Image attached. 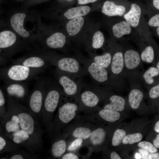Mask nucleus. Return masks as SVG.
I'll return each instance as SVG.
<instances>
[{"mask_svg":"<svg viewBox=\"0 0 159 159\" xmlns=\"http://www.w3.org/2000/svg\"><path fill=\"white\" fill-rule=\"evenodd\" d=\"M7 109L17 115L21 128L27 132L41 148L43 144L42 129L39 122L30 113L26 106L8 97Z\"/></svg>","mask_w":159,"mask_h":159,"instance_id":"1","label":"nucleus"},{"mask_svg":"<svg viewBox=\"0 0 159 159\" xmlns=\"http://www.w3.org/2000/svg\"><path fill=\"white\" fill-rule=\"evenodd\" d=\"M49 87H44L41 112L42 123L49 133L52 129L54 115L62 98V92L58 87L54 85Z\"/></svg>","mask_w":159,"mask_h":159,"instance_id":"2","label":"nucleus"},{"mask_svg":"<svg viewBox=\"0 0 159 159\" xmlns=\"http://www.w3.org/2000/svg\"><path fill=\"white\" fill-rule=\"evenodd\" d=\"M61 102L54 116L52 128L49 133L53 137L61 133L62 130L75 118L79 111V106L77 104L70 102L61 103Z\"/></svg>","mask_w":159,"mask_h":159,"instance_id":"3","label":"nucleus"},{"mask_svg":"<svg viewBox=\"0 0 159 159\" xmlns=\"http://www.w3.org/2000/svg\"><path fill=\"white\" fill-rule=\"evenodd\" d=\"M123 48L124 75L130 82L139 80L144 70L143 62L139 53L131 47Z\"/></svg>","mask_w":159,"mask_h":159,"instance_id":"4","label":"nucleus"},{"mask_svg":"<svg viewBox=\"0 0 159 159\" xmlns=\"http://www.w3.org/2000/svg\"><path fill=\"white\" fill-rule=\"evenodd\" d=\"M110 47L112 58L109 73L113 82L120 87L125 78L123 48L115 42H112Z\"/></svg>","mask_w":159,"mask_h":159,"instance_id":"5","label":"nucleus"},{"mask_svg":"<svg viewBox=\"0 0 159 159\" xmlns=\"http://www.w3.org/2000/svg\"><path fill=\"white\" fill-rule=\"evenodd\" d=\"M44 87V82L41 80L37 81L24 101L25 106L29 112L39 122V121L41 120Z\"/></svg>","mask_w":159,"mask_h":159,"instance_id":"6","label":"nucleus"},{"mask_svg":"<svg viewBox=\"0 0 159 159\" xmlns=\"http://www.w3.org/2000/svg\"><path fill=\"white\" fill-rule=\"evenodd\" d=\"M42 69L32 68L18 64H13L6 70L5 75L9 81L26 82L34 79Z\"/></svg>","mask_w":159,"mask_h":159,"instance_id":"7","label":"nucleus"},{"mask_svg":"<svg viewBox=\"0 0 159 159\" xmlns=\"http://www.w3.org/2000/svg\"><path fill=\"white\" fill-rule=\"evenodd\" d=\"M87 70L96 82L110 87H118L112 80L108 71L93 61L88 62Z\"/></svg>","mask_w":159,"mask_h":159,"instance_id":"8","label":"nucleus"},{"mask_svg":"<svg viewBox=\"0 0 159 159\" xmlns=\"http://www.w3.org/2000/svg\"><path fill=\"white\" fill-rule=\"evenodd\" d=\"M63 130L68 136L74 139L80 138L84 141L88 139L92 131L88 122L77 119L73 123L65 127Z\"/></svg>","mask_w":159,"mask_h":159,"instance_id":"9","label":"nucleus"},{"mask_svg":"<svg viewBox=\"0 0 159 159\" xmlns=\"http://www.w3.org/2000/svg\"><path fill=\"white\" fill-rule=\"evenodd\" d=\"M6 87L8 97L19 102L24 101L29 94V88L26 82L9 81Z\"/></svg>","mask_w":159,"mask_h":159,"instance_id":"10","label":"nucleus"},{"mask_svg":"<svg viewBox=\"0 0 159 159\" xmlns=\"http://www.w3.org/2000/svg\"><path fill=\"white\" fill-rule=\"evenodd\" d=\"M100 101L99 96L94 92L90 90L84 91L79 98V111L85 115L88 114L90 110L97 106Z\"/></svg>","mask_w":159,"mask_h":159,"instance_id":"11","label":"nucleus"},{"mask_svg":"<svg viewBox=\"0 0 159 159\" xmlns=\"http://www.w3.org/2000/svg\"><path fill=\"white\" fill-rule=\"evenodd\" d=\"M0 123L3 133L6 137L21 129L18 116L14 112L7 109L6 113L0 118Z\"/></svg>","mask_w":159,"mask_h":159,"instance_id":"12","label":"nucleus"},{"mask_svg":"<svg viewBox=\"0 0 159 159\" xmlns=\"http://www.w3.org/2000/svg\"><path fill=\"white\" fill-rule=\"evenodd\" d=\"M51 64L56 66L58 70L70 74H75L80 72V66L76 59L71 57H64L59 59H48Z\"/></svg>","mask_w":159,"mask_h":159,"instance_id":"13","label":"nucleus"},{"mask_svg":"<svg viewBox=\"0 0 159 159\" xmlns=\"http://www.w3.org/2000/svg\"><path fill=\"white\" fill-rule=\"evenodd\" d=\"M58 74L59 75L57 76L58 81L63 88L65 94L68 97L74 98L78 102L80 94L77 84L67 75Z\"/></svg>","mask_w":159,"mask_h":159,"instance_id":"14","label":"nucleus"},{"mask_svg":"<svg viewBox=\"0 0 159 159\" xmlns=\"http://www.w3.org/2000/svg\"><path fill=\"white\" fill-rule=\"evenodd\" d=\"M68 136L63 132L53 137L50 150V154L53 158H61L65 153L67 146L66 139Z\"/></svg>","mask_w":159,"mask_h":159,"instance_id":"15","label":"nucleus"},{"mask_svg":"<svg viewBox=\"0 0 159 159\" xmlns=\"http://www.w3.org/2000/svg\"><path fill=\"white\" fill-rule=\"evenodd\" d=\"M138 81L130 82L131 90L128 100L130 106L133 109H137L139 107L144 97L141 85Z\"/></svg>","mask_w":159,"mask_h":159,"instance_id":"16","label":"nucleus"},{"mask_svg":"<svg viewBox=\"0 0 159 159\" xmlns=\"http://www.w3.org/2000/svg\"><path fill=\"white\" fill-rule=\"evenodd\" d=\"M42 57L34 56L13 60V64H18L32 68L42 69L46 66L47 62Z\"/></svg>","mask_w":159,"mask_h":159,"instance_id":"17","label":"nucleus"},{"mask_svg":"<svg viewBox=\"0 0 159 159\" xmlns=\"http://www.w3.org/2000/svg\"><path fill=\"white\" fill-rule=\"evenodd\" d=\"M140 78L148 88L159 83V69L153 66L141 73Z\"/></svg>","mask_w":159,"mask_h":159,"instance_id":"18","label":"nucleus"},{"mask_svg":"<svg viewBox=\"0 0 159 159\" xmlns=\"http://www.w3.org/2000/svg\"><path fill=\"white\" fill-rule=\"evenodd\" d=\"M141 9L138 4H131L130 10L123 16V18L132 26L137 27L139 25L141 16Z\"/></svg>","mask_w":159,"mask_h":159,"instance_id":"19","label":"nucleus"},{"mask_svg":"<svg viewBox=\"0 0 159 159\" xmlns=\"http://www.w3.org/2000/svg\"><path fill=\"white\" fill-rule=\"evenodd\" d=\"M102 13L110 16H122L126 13V9L122 5H117L112 1H106L102 9Z\"/></svg>","mask_w":159,"mask_h":159,"instance_id":"20","label":"nucleus"},{"mask_svg":"<svg viewBox=\"0 0 159 159\" xmlns=\"http://www.w3.org/2000/svg\"><path fill=\"white\" fill-rule=\"evenodd\" d=\"M26 15L23 13H16L11 18V26L14 30L22 37L26 38L29 36V33L23 27V23Z\"/></svg>","mask_w":159,"mask_h":159,"instance_id":"21","label":"nucleus"},{"mask_svg":"<svg viewBox=\"0 0 159 159\" xmlns=\"http://www.w3.org/2000/svg\"><path fill=\"white\" fill-rule=\"evenodd\" d=\"M143 46L141 48L140 54L142 61L143 62L153 64L155 66L156 62L159 60L158 57L156 56L154 48L150 44Z\"/></svg>","mask_w":159,"mask_h":159,"instance_id":"22","label":"nucleus"},{"mask_svg":"<svg viewBox=\"0 0 159 159\" xmlns=\"http://www.w3.org/2000/svg\"><path fill=\"white\" fill-rule=\"evenodd\" d=\"M132 31V26L125 20L116 23L112 27V34L117 39H120L124 35L130 34Z\"/></svg>","mask_w":159,"mask_h":159,"instance_id":"23","label":"nucleus"},{"mask_svg":"<svg viewBox=\"0 0 159 159\" xmlns=\"http://www.w3.org/2000/svg\"><path fill=\"white\" fill-rule=\"evenodd\" d=\"M105 130L102 128H98L92 131L89 138L85 141H88V145L93 146L100 145L104 142L106 137Z\"/></svg>","mask_w":159,"mask_h":159,"instance_id":"24","label":"nucleus"},{"mask_svg":"<svg viewBox=\"0 0 159 159\" xmlns=\"http://www.w3.org/2000/svg\"><path fill=\"white\" fill-rule=\"evenodd\" d=\"M110 102L106 104L104 109L117 112L122 111L125 109V101L122 97L116 95H113L109 98Z\"/></svg>","mask_w":159,"mask_h":159,"instance_id":"25","label":"nucleus"},{"mask_svg":"<svg viewBox=\"0 0 159 159\" xmlns=\"http://www.w3.org/2000/svg\"><path fill=\"white\" fill-rule=\"evenodd\" d=\"M66 42L65 36L62 33L57 32L53 34L47 39L46 44L50 48L59 49L63 47Z\"/></svg>","mask_w":159,"mask_h":159,"instance_id":"26","label":"nucleus"},{"mask_svg":"<svg viewBox=\"0 0 159 159\" xmlns=\"http://www.w3.org/2000/svg\"><path fill=\"white\" fill-rule=\"evenodd\" d=\"M16 37L11 31L6 30L0 32V49L11 47L16 43Z\"/></svg>","mask_w":159,"mask_h":159,"instance_id":"27","label":"nucleus"},{"mask_svg":"<svg viewBox=\"0 0 159 159\" xmlns=\"http://www.w3.org/2000/svg\"><path fill=\"white\" fill-rule=\"evenodd\" d=\"M20 146L14 143L4 134H0V155L20 150Z\"/></svg>","mask_w":159,"mask_h":159,"instance_id":"28","label":"nucleus"},{"mask_svg":"<svg viewBox=\"0 0 159 159\" xmlns=\"http://www.w3.org/2000/svg\"><path fill=\"white\" fill-rule=\"evenodd\" d=\"M67 23L66 29L71 36L78 34L82 29L84 23V19L81 16H78L71 19Z\"/></svg>","mask_w":159,"mask_h":159,"instance_id":"29","label":"nucleus"},{"mask_svg":"<svg viewBox=\"0 0 159 159\" xmlns=\"http://www.w3.org/2000/svg\"><path fill=\"white\" fill-rule=\"evenodd\" d=\"M90 10V7L83 6L71 8L67 10L64 14V16L69 19L78 16H83L87 15Z\"/></svg>","mask_w":159,"mask_h":159,"instance_id":"30","label":"nucleus"},{"mask_svg":"<svg viewBox=\"0 0 159 159\" xmlns=\"http://www.w3.org/2000/svg\"><path fill=\"white\" fill-rule=\"evenodd\" d=\"M112 58V55L110 51L102 55L95 56L93 61L106 69L109 72Z\"/></svg>","mask_w":159,"mask_h":159,"instance_id":"31","label":"nucleus"},{"mask_svg":"<svg viewBox=\"0 0 159 159\" xmlns=\"http://www.w3.org/2000/svg\"><path fill=\"white\" fill-rule=\"evenodd\" d=\"M11 153L8 156H4L1 159H36L37 158L36 155L34 153L19 150L11 152Z\"/></svg>","mask_w":159,"mask_h":159,"instance_id":"32","label":"nucleus"},{"mask_svg":"<svg viewBox=\"0 0 159 159\" xmlns=\"http://www.w3.org/2000/svg\"><path fill=\"white\" fill-rule=\"evenodd\" d=\"M98 114L102 119L111 122L117 121L120 117V114L118 112L104 109L100 111Z\"/></svg>","mask_w":159,"mask_h":159,"instance_id":"33","label":"nucleus"},{"mask_svg":"<svg viewBox=\"0 0 159 159\" xmlns=\"http://www.w3.org/2000/svg\"><path fill=\"white\" fill-rule=\"evenodd\" d=\"M105 41L102 33L100 31H97L94 34L92 37V47L96 49L100 48L103 45Z\"/></svg>","mask_w":159,"mask_h":159,"instance_id":"34","label":"nucleus"},{"mask_svg":"<svg viewBox=\"0 0 159 159\" xmlns=\"http://www.w3.org/2000/svg\"><path fill=\"white\" fill-rule=\"evenodd\" d=\"M142 138V135L140 133H136L128 134L124 137L122 140L124 144H132L139 142Z\"/></svg>","mask_w":159,"mask_h":159,"instance_id":"35","label":"nucleus"},{"mask_svg":"<svg viewBox=\"0 0 159 159\" xmlns=\"http://www.w3.org/2000/svg\"><path fill=\"white\" fill-rule=\"evenodd\" d=\"M126 132L124 130L117 129L115 132L112 140V144L114 146L118 145L125 136Z\"/></svg>","mask_w":159,"mask_h":159,"instance_id":"36","label":"nucleus"},{"mask_svg":"<svg viewBox=\"0 0 159 159\" xmlns=\"http://www.w3.org/2000/svg\"><path fill=\"white\" fill-rule=\"evenodd\" d=\"M83 142L84 140L81 138H74L67 145V150L68 152H74L82 145Z\"/></svg>","mask_w":159,"mask_h":159,"instance_id":"37","label":"nucleus"},{"mask_svg":"<svg viewBox=\"0 0 159 159\" xmlns=\"http://www.w3.org/2000/svg\"><path fill=\"white\" fill-rule=\"evenodd\" d=\"M138 146L140 147L151 153L156 152L157 149L151 143L146 141L140 142L138 144Z\"/></svg>","mask_w":159,"mask_h":159,"instance_id":"38","label":"nucleus"},{"mask_svg":"<svg viewBox=\"0 0 159 159\" xmlns=\"http://www.w3.org/2000/svg\"><path fill=\"white\" fill-rule=\"evenodd\" d=\"M148 95L151 99H155L159 97V83L148 88Z\"/></svg>","mask_w":159,"mask_h":159,"instance_id":"39","label":"nucleus"},{"mask_svg":"<svg viewBox=\"0 0 159 159\" xmlns=\"http://www.w3.org/2000/svg\"><path fill=\"white\" fill-rule=\"evenodd\" d=\"M6 101L4 94L0 89V118L6 111Z\"/></svg>","mask_w":159,"mask_h":159,"instance_id":"40","label":"nucleus"},{"mask_svg":"<svg viewBox=\"0 0 159 159\" xmlns=\"http://www.w3.org/2000/svg\"><path fill=\"white\" fill-rule=\"evenodd\" d=\"M148 24L149 26L153 27L159 26V14H156L153 16L149 20Z\"/></svg>","mask_w":159,"mask_h":159,"instance_id":"41","label":"nucleus"},{"mask_svg":"<svg viewBox=\"0 0 159 159\" xmlns=\"http://www.w3.org/2000/svg\"><path fill=\"white\" fill-rule=\"evenodd\" d=\"M61 158L62 159H78L79 158L77 155L71 152L64 154Z\"/></svg>","mask_w":159,"mask_h":159,"instance_id":"42","label":"nucleus"},{"mask_svg":"<svg viewBox=\"0 0 159 159\" xmlns=\"http://www.w3.org/2000/svg\"><path fill=\"white\" fill-rule=\"evenodd\" d=\"M139 153L141 155L142 159H148V151L144 149H140L139 150Z\"/></svg>","mask_w":159,"mask_h":159,"instance_id":"43","label":"nucleus"},{"mask_svg":"<svg viewBox=\"0 0 159 159\" xmlns=\"http://www.w3.org/2000/svg\"><path fill=\"white\" fill-rule=\"evenodd\" d=\"M98 0H78V3L80 4H84L88 3L95 2Z\"/></svg>","mask_w":159,"mask_h":159,"instance_id":"44","label":"nucleus"},{"mask_svg":"<svg viewBox=\"0 0 159 159\" xmlns=\"http://www.w3.org/2000/svg\"><path fill=\"white\" fill-rule=\"evenodd\" d=\"M148 159H159V154L158 153H152L150 154L148 158Z\"/></svg>","mask_w":159,"mask_h":159,"instance_id":"45","label":"nucleus"},{"mask_svg":"<svg viewBox=\"0 0 159 159\" xmlns=\"http://www.w3.org/2000/svg\"><path fill=\"white\" fill-rule=\"evenodd\" d=\"M111 159H121V158L117 153L115 152H112L110 154Z\"/></svg>","mask_w":159,"mask_h":159,"instance_id":"46","label":"nucleus"},{"mask_svg":"<svg viewBox=\"0 0 159 159\" xmlns=\"http://www.w3.org/2000/svg\"><path fill=\"white\" fill-rule=\"evenodd\" d=\"M153 144L157 148H159V135L158 134L156 138L154 140Z\"/></svg>","mask_w":159,"mask_h":159,"instance_id":"47","label":"nucleus"},{"mask_svg":"<svg viewBox=\"0 0 159 159\" xmlns=\"http://www.w3.org/2000/svg\"><path fill=\"white\" fill-rule=\"evenodd\" d=\"M153 4L154 6L158 10H159V0H153Z\"/></svg>","mask_w":159,"mask_h":159,"instance_id":"48","label":"nucleus"},{"mask_svg":"<svg viewBox=\"0 0 159 159\" xmlns=\"http://www.w3.org/2000/svg\"><path fill=\"white\" fill-rule=\"evenodd\" d=\"M154 130L155 132L158 133L159 132V121H158L155 124Z\"/></svg>","mask_w":159,"mask_h":159,"instance_id":"49","label":"nucleus"},{"mask_svg":"<svg viewBox=\"0 0 159 159\" xmlns=\"http://www.w3.org/2000/svg\"><path fill=\"white\" fill-rule=\"evenodd\" d=\"M135 159H139L142 158V157L140 154L138 153H136L135 155Z\"/></svg>","mask_w":159,"mask_h":159,"instance_id":"50","label":"nucleus"},{"mask_svg":"<svg viewBox=\"0 0 159 159\" xmlns=\"http://www.w3.org/2000/svg\"><path fill=\"white\" fill-rule=\"evenodd\" d=\"M156 33L158 37L159 36V26L157 27L156 28Z\"/></svg>","mask_w":159,"mask_h":159,"instance_id":"51","label":"nucleus"},{"mask_svg":"<svg viewBox=\"0 0 159 159\" xmlns=\"http://www.w3.org/2000/svg\"><path fill=\"white\" fill-rule=\"evenodd\" d=\"M0 134H4L3 131L0 123Z\"/></svg>","mask_w":159,"mask_h":159,"instance_id":"52","label":"nucleus"},{"mask_svg":"<svg viewBox=\"0 0 159 159\" xmlns=\"http://www.w3.org/2000/svg\"><path fill=\"white\" fill-rule=\"evenodd\" d=\"M0 58H1V57H0Z\"/></svg>","mask_w":159,"mask_h":159,"instance_id":"53","label":"nucleus"}]
</instances>
